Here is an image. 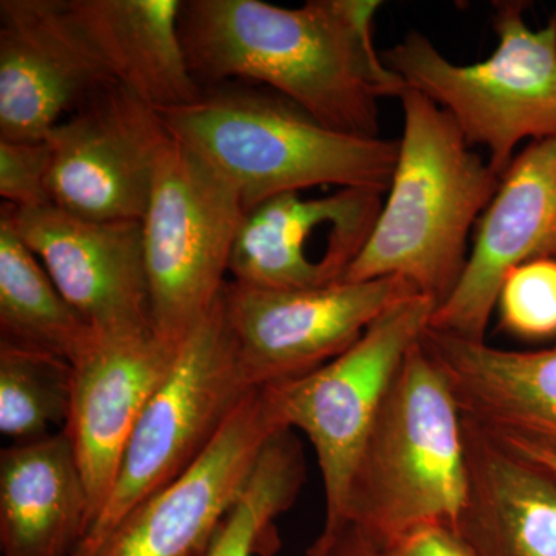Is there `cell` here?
<instances>
[{"label":"cell","instance_id":"6da1fadb","mask_svg":"<svg viewBox=\"0 0 556 556\" xmlns=\"http://www.w3.org/2000/svg\"><path fill=\"white\" fill-rule=\"evenodd\" d=\"M376 0H182L179 35L197 84H257L329 129L379 138V100L408 89L372 46Z\"/></svg>","mask_w":556,"mask_h":556},{"label":"cell","instance_id":"ffe728a7","mask_svg":"<svg viewBox=\"0 0 556 556\" xmlns=\"http://www.w3.org/2000/svg\"><path fill=\"white\" fill-rule=\"evenodd\" d=\"M182 0H67L70 14L116 84L156 112L199 100L179 35Z\"/></svg>","mask_w":556,"mask_h":556},{"label":"cell","instance_id":"9a60e30c","mask_svg":"<svg viewBox=\"0 0 556 556\" xmlns=\"http://www.w3.org/2000/svg\"><path fill=\"white\" fill-rule=\"evenodd\" d=\"M278 430L263 388H254L206 455L135 510L100 556H192L206 547Z\"/></svg>","mask_w":556,"mask_h":556},{"label":"cell","instance_id":"4fadbf2b","mask_svg":"<svg viewBox=\"0 0 556 556\" xmlns=\"http://www.w3.org/2000/svg\"><path fill=\"white\" fill-rule=\"evenodd\" d=\"M110 84L67 0L0 2V141H42Z\"/></svg>","mask_w":556,"mask_h":556},{"label":"cell","instance_id":"7a4b0ae2","mask_svg":"<svg viewBox=\"0 0 556 556\" xmlns=\"http://www.w3.org/2000/svg\"><path fill=\"white\" fill-rule=\"evenodd\" d=\"M401 101L404 137L388 199L342 281L404 278L438 308L466 270L468 232L495 197L501 175L437 102L413 89Z\"/></svg>","mask_w":556,"mask_h":556},{"label":"cell","instance_id":"52a82bcc","mask_svg":"<svg viewBox=\"0 0 556 556\" xmlns=\"http://www.w3.org/2000/svg\"><path fill=\"white\" fill-rule=\"evenodd\" d=\"M244 215L236 186L170 134L141 222L153 331L164 342L182 345L217 305Z\"/></svg>","mask_w":556,"mask_h":556},{"label":"cell","instance_id":"83f0119b","mask_svg":"<svg viewBox=\"0 0 556 556\" xmlns=\"http://www.w3.org/2000/svg\"><path fill=\"white\" fill-rule=\"evenodd\" d=\"M508 448L526 456L527 459L540 464L541 467L547 468L548 471L556 477V453L551 450L536 447V445L526 444V442H503Z\"/></svg>","mask_w":556,"mask_h":556},{"label":"cell","instance_id":"30bf717a","mask_svg":"<svg viewBox=\"0 0 556 556\" xmlns=\"http://www.w3.org/2000/svg\"><path fill=\"white\" fill-rule=\"evenodd\" d=\"M170 131L156 110L110 84L47 135L51 204L100 222H142Z\"/></svg>","mask_w":556,"mask_h":556},{"label":"cell","instance_id":"9c48e42d","mask_svg":"<svg viewBox=\"0 0 556 556\" xmlns=\"http://www.w3.org/2000/svg\"><path fill=\"white\" fill-rule=\"evenodd\" d=\"M399 277L308 289L228 280L222 306L252 388L300 378L342 356L399 300L416 294Z\"/></svg>","mask_w":556,"mask_h":556},{"label":"cell","instance_id":"e0dca14e","mask_svg":"<svg viewBox=\"0 0 556 556\" xmlns=\"http://www.w3.org/2000/svg\"><path fill=\"white\" fill-rule=\"evenodd\" d=\"M420 345L447 376L460 415L497 441L556 453V346L500 350L428 325Z\"/></svg>","mask_w":556,"mask_h":556},{"label":"cell","instance_id":"5b68a950","mask_svg":"<svg viewBox=\"0 0 556 556\" xmlns=\"http://www.w3.org/2000/svg\"><path fill=\"white\" fill-rule=\"evenodd\" d=\"M525 9L522 2L497 3V47L479 64H452L417 31L382 54L408 89L455 119L468 144L489 150L501 177L519 142L556 138V16L533 30Z\"/></svg>","mask_w":556,"mask_h":556},{"label":"cell","instance_id":"44dd1931","mask_svg":"<svg viewBox=\"0 0 556 556\" xmlns=\"http://www.w3.org/2000/svg\"><path fill=\"white\" fill-rule=\"evenodd\" d=\"M100 336L0 212V343L78 364Z\"/></svg>","mask_w":556,"mask_h":556},{"label":"cell","instance_id":"3957f363","mask_svg":"<svg viewBox=\"0 0 556 556\" xmlns=\"http://www.w3.org/2000/svg\"><path fill=\"white\" fill-rule=\"evenodd\" d=\"M239 190L244 212L318 186L388 192L399 141L340 134L283 94L243 80L204 87L192 104L160 113Z\"/></svg>","mask_w":556,"mask_h":556},{"label":"cell","instance_id":"ba28073f","mask_svg":"<svg viewBox=\"0 0 556 556\" xmlns=\"http://www.w3.org/2000/svg\"><path fill=\"white\" fill-rule=\"evenodd\" d=\"M434 309L437 303L419 292L399 300L342 356L308 375L262 387L278 426L303 431L316 452L325 490L321 532L345 525L351 478L369 428Z\"/></svg>","mask_w":556,"mask_h":556},{"label":"cell","instance_id":"ac0fdd59","mask_svg":"<svg viewBox=\"0 0 556 556\" xmlns=\"http://www.w3.org/2000/svg\"><path fill=\"white\" fill-rule=\"evenodd\" d=\"M467 503L457 532L477 556H556V477L463 416Z\"/></svg>","mask_w":556,"mask_h":556},{"label":"cell","instance_id":"d4e9b609","mask_svg":"<svg viewBox=\"0 0 556 556\" xmlns=\"http://www.w3.org/2000/svg\"><path fill=\"white\" fill-rule=\"evenodd\" d=\"M51 149L42 141H0V197L16 208L53 206L49 192Z\"/></svg>","mask_w":556,"mask_h":556},{"label":"cell","instance_id":"7c38bea8","mask_svg":"<svg viewBox=\"0 0 556 556\" xmlns=\"http://www.w3.org/2000/svg\"><path fill=\"white\" fill-rule=\"evenodd\" d=\"M386 193L340 188L317 199L291 192L263 201L241 223L230 280L266 289L340 283L367 244Z\"/></svg>","mask_w":556,"mask_h":556},{"label":"cell","instance_id":"8fae6325","mask_svg":"<svg viewBox=\"0 0 556 556\" xmlns=\"http://www.w3.org/2000/svg\"><path fill=\"white\" fill-rule=\"evenodd\" d=\"M0 212L98 336L153 331L141 222H100L56 206L2 204Z\"/></svg>","mask_w":556,"mask_h":556},{"label":"cell","instance_id":"8992f818","mask_svg":"<svg viewBox=\"0 0 556 556\" xmlns=\"http://www.w3.org/2000/svg\"><path fill=\"white\" fill-rule=\"evenodd\" d=\"M252 390L219 295L182 342L169 376L139 417L112 492L72 556H100L135 510L206 455Z\"/></svg>","mask_w":556,"mask_h":556},{"label":"cell","instance_id":"2e32d148","mask_svg":"<svg viewBox=\"0 0 556 556\" xmlns=\"http://www.w3.org/2000/svg\"><path fill=\"white\" fill-rule=\"evenodd\" d=\"M179 348L153 331L100 336L73 365L72 401L62 431L78 460L93 522L112 492L139 417L169 376Z\"/></svg>","mask_w":556,"mask_h":556},{"label":"cell","instance_id":"484cf974","mask_svg":"<svg viewBox=\"0 0 556 556\" xmlns=\"http://www.w3.org/2000/svg\"><path fill=\"white\" fill-rule=\"evenodd\" d=\"M387 556H477L448 522H426L383 543Z\"/></svg>","mask_w":556,"mask_h":556},{"label":"cell","instance_id":"4316f807","mask_svg":"<svg viewBox=\"0 0 556 556\" xmlns=\"http://www.w3.org/2000/svg\"><path fill=\"white\" fill-rule=\"evenodd\" d=\"M306 556H387L382 541L348 521L332 532H320L306 548Z\"/></svg>","mask_w":556,"mask_h":556},{"label":"cell","instance_id":"277c9868","mask_svg":"<svg viewBox=\"0 0 556 556\" xmlns=\"http://www.w3.org/2000/svg\"><path fill=\"white\" fill-rule=\"evenodd\" d=\"M467 493L463 415L447 376L419 340L391 380L358 455L346 522L382 543L426 522L456 527Z\"/></svg>","mask_w":556,"mask_h":556},{"label":"cell","instance_id":"7402d4cb","mask_svg":"<svg viewBox=\"0 0 556 556\" xmlns=\"http://www.w3.org/2000/svg\"><path fill=\"white\" fill-rule=\"evenodd\" d=\"M306 481L302 442L289 428L278 430L260 453L254 470L206 547L192 556L276 554V519L294 506Z\"/></svg>","mask_w":556,"mask_h":556},{"label":"cell","instance_id":"cb8c5ba5","mask_svg":"<svg viewBox=\"0 0 556 556\" xmlns=\"http://www.w3.org/2000/svg\"><path fill=\"white\" fill-rule=\"evenodd\" d=\"M501 325L525 339L556 336V258H536L508 270L501 287Z\"/></svg>","mask_w":556,"mask_h":556},{"label":"cell","instance_id":"603a6c76","mask_svg":"<svg viewBox=\"0 0 556 556\" xmlns=\"http://www.w3.org/2000/svg\"><path fill=\"white\" fill-rule=\"evenodd\" d=\"M73 367L38 351L0 343V431L11 442L49 437L67 422Z\"/></svg>","mask_w":556,"mask_h":556},{"label":"cell","instance_id":"d6986e66","mask_svg":"<svg viewBox=\"0 0 556 556\" xmlns=\"http://www.w3.org/2000/svg\"><path fill=\"white\" fill-rule=\"evenodd\" d=\"M91 522L89 493L64 431L2 450V556H72Z\"/></svg>","mask_w":556,"mask_h":556},{"label":"cell","instance_id":"5bb4252c","mask_svg":"<svg viewBox=\"0 0 556 556\" xmlns=\"http://www.w3.org/2000/svg\"><path fill=\"white\" fill-rule=\"evenodd\" d=\"M477 228L466 270L428 327L485 342L508 270L556 258V138L530 142L515 156Z\"/></svg>","mask_w":556,"mask_h":556}]
</instances>
